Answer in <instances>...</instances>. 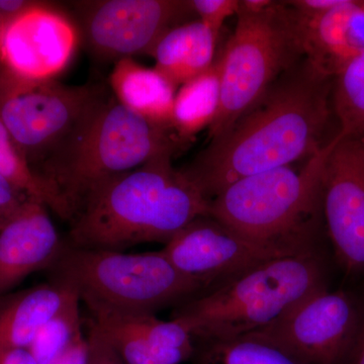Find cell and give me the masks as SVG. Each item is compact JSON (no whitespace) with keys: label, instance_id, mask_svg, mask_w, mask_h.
I'll list each match as a JSON object with an SVG mask.
<instances>
[{"label":"cell","instance_id":"7c38bea8","mask_svg":"<svg viewBox=\"0 0 364 364\" xmlns=\"http://www.w3.org/2000/svg\"><path fill=\"white\" fill-rule=\"evenodd\" d=\"M162 251L179 272L200 284L203 291L264 261L289 255L251 240L208 215L189 223Z\"/></svg>","mask_w":364,"mask_h":364},{"label":"cell","instance_id":"f546056e","mask_svg":"<svg viewBox=\"0 0 364 364\" xmlns=\"http://www.w3.org/2000/svg\"><path fill=\"white\" fill-rule=\"evenodd\" d=\"M361 301V317L358 335L345 364H364V298Z\"/></svg>","mask_w":364,"mask_h":364},{"label":"cell","instance_id":"52a82bcc","mask_svg":"<svg viewBox=\"0 0 364 364\" xmlns=\"http://www.w3.org/2000/svg\"><path fill=\"white\" fill-rule=\"evenodd\" d=\"M303 56L287 1H239L236 28L221 55V100L208 140L228 130Z\"/></svg>","mask_w":364,"mask_h":364},{"label":"cell","instance_id":"277c9868","mask_svg":"<svg viewBox=\"0 0 364 364\" xmlns=\"http://www.w3.org/2000/svg\"><path fill=\"white\" fill-rule=\"evenodd\" d=\"M318 250L259 263L177 306L172 318L193 339H232L261 331L325 289Z\"/></svg>","mask_w":364,"mask_h":364},{"label":"cell","instance_id":"5bb4252c","mask_svg":"<svg viewBox=\"0 0 364 364\" xmlns=\"http://www.w3.org/2000/svg\"><path fill=\"white\" fill-rule=\"evenodd\" d=\"M48 210L28 198L0 222V299L32 273L54 267L65 249Z\"/></svg>","mask_w":364,"mask_h":364},{"label":"cell","instance_id":"5b68a950","mask_svg":"<svg viewBox=\"0 0 364 364\" xmlns=\"http://www.w3.org/2000/svg\"><path fill=\"white\" fill-rule=\"evenodd\" d=\"M188 143L173 129L153 123L105 100L74 142L41 171L71 210L98 184L164 155L174 156ZM71 221V220H70Z\"/></svg>","mask_w":364,"mask_h":364},{"label":"cell","instance_id":"4316f807","mask_svg":"<svg viewBox=\"0 0 364 364\" xmlns=\"http://www.w3.org/2000/svg\"><path fill=\"white\" fill-rule=\"evenodd\" d=\"M26 198L28 196L23 191L16 188L6 177L0 176V222L20 207Z\"/></svg>","mask_w":364,"mask_h":364},{"label":"cell","instance_id":"ffe728a7","mask_svg":"<svg viewBox=\"0 0 364 364\" xmlns=\"http://www.w3.org/2000/svg\"><path fill=\"white\" fill-rule=\"evenodd\" d=\"M221 56L207 71L181 85L174 100L172 128L184 142L210 128L221 100Z\"/></svg>","mask_w":364,"mask_h":364},{"label":"cell","instance_id":"4dcf8cb0","mask_svg":"<svg viewBox=\"0 0 364 364\" xmlns=\"http://www.w3.org/2000/svg\"><path fill=\"white\" fill-rule=\"evenodd\" d=\"M0 364H38L26 349H0Z\"/></svg>","mask_w":364,"mask_h":364},{"label":"cell","instance_id":"484cf974","mask_svg":"<svg viewBox=\"0 0 364 364\" xmlns=\"http://www.w3.org/2000/svg\"><path fill=\"white\" fill-rule=\"evenodd\" d=\"M88 358L86 364H124L119 354L92 327L88 324Z\"/></svg>","mask_w":364,"mask_h":364},{"label":"cell","instance_id":"3957f363","mask_svg":"<svg viewBox=\"0 0 364 364\" xmlns=\"http://www.w3.org/2000/svg\"><path fill=\"white\" fill-rule=\"evenodd\" d=\"M329 144L301 168L287 165L234 182L210 200L208 215L289 255L317 251L325 229L321 176Z\"/></svg>","mask_w":364,"mask_h":364},{"label":"cell","instance_id":"30bf717a","mask_svg":"<svg viewBox=\"0 0 364 364\" xmlns=\"http://www.w3.org/2000/svg\"><path fill=\"white\" fill-rule=\"evenodd\" d=\"M360 299L320 289L261 331L306 364H345L358 335Z\"/></svg>","mask_w":364,"mask_h":364},{"label":"cell","instance_id":"8fae6325","mask_svg":"<svg viewBox=\"0 0 364 364\" xmlns=\"http://www.w3.org/2000/svg\"><path fill=\"white\" fill-rule=\"evenodd\" d=\"M81 30L90 51L105 60L150 55L158 41L191 14L181 0H102L77 6Z\"/></svg>","mask_w":364,"mask_h":364},{"label":"cell","instance_id":"f1b7e54d","mask_svg":"<svg viewBox=\"0 0 364 364\" xmlns=\"http://www.w3.org/2000/svg\"><path fill=\"white\" fill-rule=\"evenodd\" d=\"M31 0H0V16L7 23L35 6Z\"/></svg>","mask_w":364,"mask_h":364},{"label":"cell","instance_id":"d4e9b609","mask_svg":"<svg viewBox=\"0 0 364 364\" xmlns=\"http://www.w3.org/2000/svg\"><path fill=\"white\" fill-rule=\"evenodd\" d=\"M193 14L198 16L219 37L223 23L230 16L237 14L238 0H191Z\"/></svg>","mask_w":364,"mask_h":364},{"label":"cell","instance_id":"ac0fdd59","mask_svg":"<svg viewBox=\"0 0 364 364\" xmlns=\"http://www.w3.org/2000/svg\"><path fill=\"white\" fill-rule=\"evenodd\" d=\"M109 82L117 102L153 123L172 128L176 86L156 68L119 60Z\"/></svg>","mask_w":364,"mask_h":364},{"label":"cell","instance_id":"6da1fadb","mask_svg":"<svg viewBox=\"0 0 364 364\" xmlns=\"http://www.w3.org/2000/svg\"><path fill=\"white\" fill-rule=\"evenodd\" d=\"M332 82L301 57L182 171L210 203L239 179L312 157L330 142Z\"/></svg>","mask_w":364,"mask_h":364},{"label":"cell","instance_id":"cb8c5ba5","mask_svg":"<svg viewBox=\"0 0 364 364\" xmlns=\"http://www.w3.org/2000/svg\"><path fill=\"white\" fill-rule=\"evenodd\" d=\"M79 296L72 298L36 335L28 348L38 364L51 363L82 335V318Z\"/></svg>","mask_w":364,"mask_h":364},{"label":"cell","instance_id":"9c48e42d","mask_svg":"<svg viewBox=\"0 0 364 364\" xmlns=\"http://www.w3.org/2000/svg\"><path fill=\"white\" fill-rule=\"evenodd\" d=\"M324 227L345 274L364 279V139L333 136L322 176Z\"/></svg>","mask_w":364,"mask_h":364},{"label":"cell","instance_id":"d6986e66","mask_svg":"<svg viewBox=\"0 0 364 364\" xmlns=\"http://www.w3.org/2000/svg\"><path fill=\"white\" fill-rule=\"evenodd\" d=\"M217 40L202 21H186L165 33L150 55L156 61L155 68L177 87L212 66Z\"/></svg>","mask_w":364,"mask_h":364},{"label":"cell","instance_id":"603a6c76","mask_svg":"<svg viewBox=\"0 0 364 364\" xmlns=\"http://www.w3.org/2000/svg\"><path fill=\"white\" fill-rule=\"evenodd\" d=\"M331 105L338 122L336 135L364 139V54L333 78Z\"/></svg>","mask_w":364,"mask_h":364},{"label":"cell","instance_id":"8992f818","mask_svg":"<svg viewBox=\"0 0 364 364\" xmlns=\"http://www.w3.org/2000/svg\"><path fill=\"white\" fill-rule=\"evenodd\" d=\"M77 291L90 316L143 315L181 305L203 289L184 277L162 250L124 253L67 244L52 267Z\"/></svg>","mask_w":364,"mask_h":364},{"label":"cell","instance_id":"83f0119b","mask_svg":"<svg viewBox=\"0 0 364 364\" xmlns=\"http://www.w3.org/2000/svg\"><path fill=\"white\" fill-rule=\"evenodd\" d=\"M88 358L87 335L83 333L58 358L49 364H86Z\"/></svg>","mask_w":364,"mask_h":364},{"label":"cell","instance_id":"4fadbf2b","mask_svg":"<svg viewBox=\"0 0 364 364\" xmlns=\"http://www.w3.org/2000/svg\"><path fill=\"white\" fill-rule=\"evenodd\" d=\"M77 43V31L65 14L38 1L7 21L1 66L23 78L51 80L70 63Z\"/></svg>","mask_w":364,"mask_h":364},{"label":"cell","instance_id":"44dd1931","mask_svg":"<svg viewBox=\"0 0 364 364\" xmlns=\"http://www.w3.org/2000/svg\"><path fill=\"white\" fill-rule=\"evenodd\" d=\"M193 364H306L259 333L232 339L196 338Z\"/></svg>","mask_w":364,"mask_h":364},{"label":"cell","instance_id":"7402d4cb","mask_svg":"<svg viewBox=\"0 0 364 364\" xmlns=\"http://www.w3.org/2000/svg\"><path fill=\"white\" fill-rule=\"evenodd\" d=\"M0 176L6 177L28 198L40 200L62 219L70 222L71 210L57 188L39 176L21 154L0 121Z\"/></svg>","mask_w":364,"mask_h":364},{"label":"cell","instance_id":"ba28073f","mask_svg":"<svg viewBox=\"0 0 364 364\" xmlns=\"http://www.w3.org/2000/svg\"><path fill=\"white\" fill-rule=\"evenodd\" d=\"M105 100L97 86L31 80L0 66V121L39 176L74 142Z\"/></svg>","mask_w":364,"mask_h":364},{"label":"cell","instance_id":"1f68e13d","mask_svg":"<svg viewBox=\"0 0 364 364\" xmlns=\"http://www.w3.org/2000/svg\"><path fill=\"white\" fill-rule=\"evenodd\" d=\"M6 25V21L0 16V66H1L2 62V42H4V33Z\"/></svg>","mask_w":364,"mask_h":364},{"label":"cell","instance_id":"7a4b0ae2","mask_svg":"<svg viewBox=\"0 0 364 364\" xmlns=\"http://www.w3.org/2000/svg\"><path fill=\"white\" fill-rule=\"evenodd\" d=\"M170 155L107 179L91 189L71 219L67 244L117 250L167 243L189 223L208 215L210 200Z\"/></svg>","mask_w":364,"mask_h":364},{"label":"cell","instance_id":"e0dca14e","mask_svg":"<svg viewBox=\"0 0 364 364\" xmlns=\"http://www.w3.org/2000/svg\"><path fill=\"white\" fill-rule=\"evenodd\" d=\"M77 294L68 282L54 279L0 299V349L28 350L41 328Z\"/></svg>","mask_w":364,"mask_h":364},{"label":"cell","instance_id":"2e32d148","mask_svg":"<svg viewBox=\"0 0 364 364\" xmlns=\"http://www.w3.org/2000/svg\"><path fill=\"white\" fill-rule=\"evenodd\" d=\"M291 11L304 56L328 77L334 78L364 54V0H341L334 9L315 16Z\"/></svg>","mask_w":364,"mask_h":364},{"label":"cell","instance_id":"9a60e30c","mask_svg":"<svg viewBox=\"0 0 364 364\" xmlns=\"http://www.w3.org/2000/svg\"><path fill=\"white\" fill-rule=\"evenodd\" d=\"M124 364H181L195 351L191 332L181 323L152 314L90 316V323Z\"/></svg>","mask_w":364,"mask_h":364}]
</instances>
